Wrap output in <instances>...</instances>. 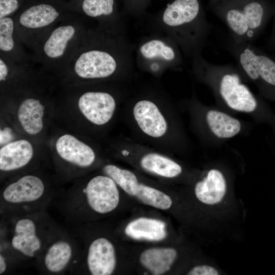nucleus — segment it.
I'll list each match as a JSON object with an SVG mask.
<instances>
[{
    "label": "nucleus",
    "mask_w": 275,
    "mask_h": 275,
    "mask_svg": "<svg viewBox=\"0 0 275 275\" xmlns=\"http://www.w3.org/2000/svg\"><path fill=\"white\" fill-rule=\"evenodd\" d=\"M88 19L69 11L37 44L32 56L45 70L63 73L86 43Z\"/></svg>",
    "instance_id": "39448f33"
},
{
    "label": "nucleus",
    "mask_w": 275,
    "mask_h": 275,
    "mask_svg": "<svg viewBox=\"0 0 275 275\" xmlns=\"http://www.w3.org/2000/svg\"><path fill=\"white\" fill-rule=\"evenodd\" d=\"M75 242L70 237L57 233L38 257L39 264L47 273L59 274L79 261Z\"/></svg>",
    "instance_id": "2eb2a0df"
},
{
    "label": "nucleus",
    "mask_w": 275,
    "mask_h": 275,
    "mask_svg": "<svg viewBox=\"0 0 275 275\" xmlns=\"http://www.w3.org/2000/svg\"><path fill=\"white\" fill-rule=\"evenodd\" d=\"M31 143L25 140L11 142L0 150V170L10 172L21 169L27 165L33 156Z\"/></svg>",
    "instance_id": "aec40b11"
},
{
    "label": "nucleus",
    "mask_w": 275,
    "mask_h": 275,
    "mask_svg": "<svg viewBox=\"0 0 275 275\" xmlns=\"http://www.w3.org/2000/svg\"><path fill=\"white\" fill-rule=\"evenodd\" d=\"M226 181L223 174L218 170L211 169L195 186V193L202 203L213 205L221 202L226 191Z\"/></svg>",
    "instance_id": "4be33fe9"
},
{
    "label": "nucleus",
    "mask_w": 275,
    "mask_h": 275,
    "mask_svg": "<svg viewBox=\"0 0 275 275\" xmlns=\"http://www.w3.org/2000/svg\"><path fill=\"white\" fill-rule=\"evenodd\" d=\"M210 4L213 13L228 27L230 36L239 41L252 43L267 16L263 0H217Z\"/></svg>",
    "instance_id": "0eeeda50"
},
{
    "label": "nucleus",
    "mask_w": 275,
    "mask_h": 275,
    "mask_svg": "<svg viewBox=\"0 0 275 275\" xmlns=\"http://www.w3.org/2000/svg\"><path fill=\"white\" fill-rule=\"evenodd\" d=\"M102 171L110 177L127 194L135 196L139 183V178L135 173L113 163L104 164Z\"/></svg>",
    "instance_id": "393cba45"
},
{
    "label": "nucleus",
    "mask_w": 275,
    "mask_h": 275,
    "mask_svg": "<svg viewBox=\"0 0 275 275\" xmlns=\"http://www.w3.org/2000/svg\"><path fill=\"white\" fill-rule=\"evenodd\" d=\"M65 1H66V0H65Z\"/></svg>",
    "instance_id": "7c9ffc66"
},
{
    "label": "nucleus",
    "mask_w": 275,
    "mask_h": 275,
    "mask_svg": "<svg viewBox=\"0 0 275 275\" xmlns=\"http://www.w3.org/2000/svg\"><path fill=\"white\" fill-rule=\"evenodd\" d=\"M85 260L87 269L91 274H112L117 266L115 248L107 238H96L88 245Z\"/></svg>",
    "instance_id": "f3484780"
},
{
    "label": "nucleus",
    "mask_w": 275,
    "mask_h": 275,
    "mask_svg": "<svg viewBox=\"0 0 275 275\" xmlns=\"http://www.w3.org/2000/svg\"><path fill=\"white\" fill-rule=\"evenodd\" d=\"M124 232L132 239L149 241L162 240L167 235L166 224L163 221L147 217L130 221L126 226Z\"/></svg>",
    "instance_id": "412c9836"
},
{
    "label": "nucleus",
    "mask_w": 275,
    "mask_h": 275,
    "mask_svg": "<svg viewBox=\"0 0 275 275\" xmlns=\"http://www.w3.org/2000/svg\"><path fill=\"white\" fill-rule=\"evenodd\" d=\"M29 0H0V18L14 16Z\"/></svg>",
    "instance_id": "bb28decb"
},
{
    "label": "nucleus",
    "mask_w": 275,
    "mask_h": 275,
    "mask_svg": "<svg viewBox=\"0 0 275 275\" xmlns=\"http://www.w3.org/2000/svg\"><path fill=\"white\" fill-rule=\"evenodd\" d=\"M128 84L120 83L115 88H92L79 97L78 106L86 119L96 126L108 124L113 118L118 103L129 95Z\"/></svg>",
    "instance_id": "ddd939ff"
},
{
    "label": "nucleus",
    "mask_w": 275,
    "mask_h": 275,
    "mask_svg": "<svg viewBox=\"0 0 275 275\" xmlns=\"http://www.w3.org/2000/svg\"><path fill=\"white\" fill-rule=\"evenodd\" d=\"M150 27L173 39L190 60L202 54L212 28L200 0H173L151 18Z\"/></svg>",
    "instance_id": "7ed1b4c3"
},
{
    "label": "nucleus",
    "mask_w": 275,
    "mask_h": 275,
    "mask_svg": "<svg viewBox=\"0 0 275 275\" xmlns=\"http://www.w3.org/2000/svg\"><path fill=\"white\" fill-rule=\"evenodd\" d=\"M69 11L65 0H29L14 16L18 35L32 54L42 39Z\"/></svg>",
    "instance_id": "423d86ee"
},
{
    "label": "nucleus",
    "mask_w": 275,
    "mask_h": 275,
    "mask_svg": "<svg viewBox=\"0 0 275 275\" xmlns=\"http://www.w3.org/2000/svg\"><path fill=\"white\" fill-rule=\"evenodd\" d=\"M44 110V106L37 98L27 97L21 101L17 116L26 132L34 135L40 132L43 128Z\"/></svg>",
    "instance_id": "b1692460"
},
{
    "label": "nucleus",
    "mask_w": 275,
    "mask_h": 275,
    "mask_svg": "<svg viewBox=\"0 0 275 275\" xmlns=\"http://www.w3.org/2000/svg\"><path fill=\"white\" fill-rule=\"evenodd\" d=\"M217 1V0H210V2H213V1Z\"/></svg>",
    "instance_id": "c756f323"
},
{
    "label": "nucleus",
    "mask_w": 275,
    "mask_h": 275,
    "mask_svg": "<svg viewBox=\"0 0 275 275\" xmlns=\"http://www.w3.org/2000/svg\"><path fill=\"white\" fill-rule=\"evenodd\" d=\"M56 148L63 159L81 168L91 167L96 159V153L91 146L71 134L59 138Z\"/></svg>",
    "instance_id": "6ab92c4d"
},
{
    "label": "nucleus",
    "mask_w": 275,
    "mask_h": 275,
    "mask_svg": "<svg viewBox=\"0 0 275 275\" xmlns=\"http://www.w3.org/2000/svg\"><path fill=\"white\" fill-rule=\"evenodd\" d=\"M139 69L158 78L168 70L179 71L184 65L183 54L176 43L161 33L152 32L135 46Z\"/></svg>",
    "instance_id": "9d476101"
},
{
    "label": "nucleus",
    "mask_w": 275,
    "mask_h": 275,
    "mask_svg": "<svg viewBox=\"0 0 275 275\" xmlns=\"http://www.w3.org/2000/svg\"><path fill=\"white\" fill-rule=\"evenodd\" d=\"M41 211L8 216L12 220L8 246L20 257L38 258L58 233L40 214Z\"/></svg>",
    "instance_id": "1a4fd4ad"
},
{
    "label": "nucleus",
    "mask_w": 275,
    "mask_h": 275,
    "mask_svg": "<svg viewBox=\"0 0 275 275\" xmlns=\"http://www.w3.org/2000/svg\"><path fill=\"white\" fill-rule=\"evenodd\" d=\"M191 71L199 82L208 86L216 100L232 111L253 116L259 101L237 66L216 65L199 54L191 60Z\"/></svg>",
    "instance_id": "20e7f679"
},
{
    "label": "nucleus",
    "mask_w": 275,
    "mask_h": 275,
    "mask_svg": "<svg viewBox=\"0 0 275 275\" xmlns=\"http://www.w3.org/2000/svg\"><path fill=\"white\" fill-rule=\"evenodd\" d=\"M124 118L134 139L167 153L185 151L187 140L169 96L145 87L124 101Z\"/></svg>",
    "instance_id": "f03ea898"
},
{
    "label": "nucleus",
    "mask_w": 275,
    "mask_h": 275,
    "mask_svg": "<svg viewBox=\"0 0 275 275\" xmlns=\"http://www.w3.org/2000/svg\"><path fill=\"white\" fill-rule=\"evenodd\" d=\"M177 257V251L169 247H154L140 255L142 265L154 275L162 274L170 270Z\"/></svg>",
    "instance_id": "5701e85b"
},
{
    "label": "nucleus",
    "mask_w": 275,
    "mask_h": 275,
    "mask_svg": "<svg viewBox=\"0 0 275 275\" xmlns=\"http://www.w3.org/2000/svg\"><path fill=\"white\" fill-rule=\"evenodd\" d=\"M186 105L198 131L205 129L217 139L224 140L236 136L242 130L238 119L219 109L209 108L201 103L194 93Z\"/></svg>",
    "instance_id": "4468645a"
},
{
    "label": "nucleus",
    "mask_w": 275,
    "mask_h": 275,
    "mask_svg": "<svg viewBox=\"0 0 275 275\" xmlns=\"http://www.w3.org/2000/svg\"><path fill=\"white\" fill-rule=\"evenodd\" d=\"M135 45L125 29L90 27L87 40L63 72L90 81L128 84L134 75Z\"/></svg>",
    "instance_id": "f257e3e1"
},
{
    "label": "nucleus",
    "mask_w": 275,
    "mask_h": 275,
    "mask_svg": "<svg viewBox=\"0 0 275 275\" xmlns=\"http://www.w3.org/2000/svg\"><path fill=\"white\" fill-rule=\"evenodd\" d=\"M8 261L6 258V255L1 251L0 253V274H4L7 269Z\"/></svg>",
    "instance_id": "c85d7f7f"
},
{
    "label": "nucleus",
    "mask_w": 275,
    "mask_h": 275,
    "mask_svg": "<svg viewBox=\"0 0 275 275\" xmlns=\"http://www.w3.org/2000/svg\"><path fill=\"white\" fill-rule=\"evenodd\" d=\"M143 203L160 210H168L173 204L171 197L162 191L141 181L135 195Z\"/></svg>",
    "instance_id": "a878e982"
},
{
    "label": "nucleus",
    "mask_w": 275,
    "mask_h": 275,
    "mask_svg": "<svg viewBox=\"0 0 275 275\" xmlns=\"http://www.w3.org/2000/svg\"><path fill=\"white\" fill-rule=\"evenodd\" d=\"M0 196L1 212L10 216L41 211L57 195L48 192L40 177L29 174L7 185Z\"/></svg>",
    "instance_id": "9b49d317"
},
{
    "label": "nucleus",
    "mask_w": 275,
    "mask_h": 275,
    "mask_svg": "<svg viewBox=\"0 0 275 275\" xmlns=\"http://www.w3.org/2000/svg\"><path fill=\"white\" fill-rule=\"evenodd\" d=\"M119 186L103 173L92 177L77 193L64 195L62 209L66 217L77 222L85 209L104 215L114 211L120 203Z\"/></svg>",
    "instance_id": "6e6552de"
},
{
    "label": "nucleus",
    "mask_w": 275,
    "mask_h": 275,
    "mask_svg": "<svg viewBox=\"0 0 275 275\" xmlns=\"http://www.w3.org/2000/svg\"><path fill=\"white\" fill-rule=\"evenodd\" d=\"M115 150L120 158L157 177L173 179L179 177L183 171L181 164L168 153L134 139L124 138L119 140Z\"/></svg>",
    "instance_id": "f8f14e48"
},
{
    "label": "nucleus",
    "mask_w": 275,
    "mask_h": 275,
    "mask_svg": "<svg viewBox=\"0 0 275 275\" xmlns=\"http://www.w3.org/2000/svg\"><path fill=\"white\" fill-rule=\"evenodd\" d=\"M16 31L14 16L0 18V57L21 63H35Z\"/></svg>",
    "instance_id": "a211bd4d"
},
{
    "label": "nucleus",
    "mask_w": 275,
    "mask_h": 275,
    "mask_svg": "<svg viewBox=\"0 0 275 275\" xmlns=\"http://www.w3.org/2000/svg\"><path fill=\"white\" fill-rule=\"evenodd\" d=\"M188 275H217L218 272L214 267L206 265H198L193 267L187 273Z\"/></svg>",
    "instance_id": "cd10ccee"
},
{
    "label": "nucleus",
    "mask_w": 275,
    "mask_h": 275,
    "mask_svg": "<svg viewBox=\"0 0 275 275\" xmlns=\"http://www.w3.org/2000/svg\"><path fill=\"white\" fill-rule=\"evenodd\" d=\"M69 10L109 29L125 28L117 0H66Z\"/></svg>",
    "instance_id": "dca6fc26"
}]
</instances>
